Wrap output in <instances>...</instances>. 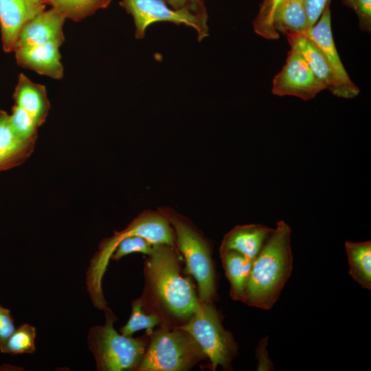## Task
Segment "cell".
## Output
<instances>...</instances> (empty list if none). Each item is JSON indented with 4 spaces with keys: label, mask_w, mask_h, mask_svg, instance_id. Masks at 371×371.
Masks as SVG:
<instances>
[{
    "label": "cell",
    "mask_w": 371,
    "mask_h": 371,
    "mask_svg": "<svg viewBox=\"0 0 371 371\" xmlns=\"http://www.w3.org/2000/svg\"><path fill=\"white\" fill-rule=\"evenodd\" d=\"M180 258L176 247L156 244L145 264L146 290L140 299L150 302L151 313L169 323H186L201 301L181 273Z\"/></svg>",
    "instance_id": "6da1fadb"
},
{
    "label": "cell",
    "mask_w": 371,
    "mask_h": 371,
    "mask_svg": "<svg viewBox=\"0 0 371 371\" xmlns=\"http://www.w3.org/2000/svg\"><path fill=\"white\" fill-rule=\"evenodd\" d=\"M291 229L279 221L254 260L243 302L269 310L279 299L293 269Z\"/></svg>",
    "instance_id": "7a4b0ae2"
},
{
    "label": "cell",
    "mask_w": 371,
    "mask_h": 371,
    "mask_svg": "<svg viewBox=\"0 0 371 371\" xmlns=\"http://www.w3.org/2000/svg\"><path fill=\"white\" fill-rule=\"evenodd\" d=\"M175 235L176 247L183 255L187 269L196 280L199 300L211 302L215 294V275L211 247L207 239L185 216L170 207H158Z\"/></svg>",
    "instance_id": "3957f363"
},
{
    "label": "cell",
    "mask_w": 371,
    "mask_h": 371,
    "mask_svg": "<svg viewBox=\"0 0 371 371\" xmlns=\"http://www.w3.org/2000/svg\"><path fill=\"white\" fill-rule=\"evenodd\" d=\"M136 371H182L205 359L202 349L187 332L166 324L153 331Z\"/></svg>",
    "instance_id": "277c9868"
},
{
    "label": "cell",
    "mask_w": 371,
    "mask_h": 371,
    "mask_svg": "<svg viewBox=\"0 0 371 371\" xmlns=\"http://www.w3.org/2000/svg\"><path fill=\"white\" fill-rule=\"evenodd\" d=\"M104 310V325L93 326L87 335L88 346L95 360L97 370H135L145 352L146 340L119 334L113 328L116 316L109 307Z\"/></svg>",
    "instance_id": "5b68a950"
},
{
    "label": "cell",
    "mask_w": 371,
    "mask_h": 371,
    "mask_svg": "<svg viewBox=\"0 0 371 371\" xmlns=\"http://www.w3.org/2000/svg\"><path fill=\"white\" fill-rule=\"evenodd\" d=\"M176 327L194 338L210 359L213 370L218 366L230 367L237 352V345L231 333L223 327L218 313L211 302L200 301L191 317Z\"/></svg>",
    "instance_id": "8992f818"
},
{
    "label": "cell",
    "mask_w": 371,
    "mask_h": 371,
    "mask_svg": "<svg viewBox=\"0 0 371 371\" xmlns=\"http://www.w3.org/2000/svg\"><path fill=\"white\" fill-rule=\"evenodd\" d=\"M120 5L133 16L137 38H144L148 26L161 21L193 27L198 32L199 41L209 35L208 16L196 14L188 8L175 10L163 0H122Z\"/></svg>",
    "instance_id": "52a82bcc"
},
{
    "label": "cell",
    "mask_w": 371,
    "mask_h": 371,
    "mask_svg": "<svg viewBox=\"0 0 371 371\" xmlns=\"http://www.w3.org/2000/svg\"><path fill=\"white\" fill-rule=\"evenodd\" d=\"M326 89L304 58L291 49L282 70L274 77L272 93L278 96L292 95L305 101Z\"/></svg>",
    "instance_id": "ba28073f"
},
{
    "label": "cell",
    "mask_w": 371,
    "mask_h": 371,
    "mask_svg": "<svg viewBox=\"0 0 371 371\" xmlns=\"http://www.w3.org/2000/svg\"><path fill=\"white\" fill-rule=\"evenodd\" d=\"M281 33L286 37L291 49L298 52L304 58L315 76L333 95L347 99L354 98L339 80L319 49L310 39L290 30H284Z\"/></svg>",
    "instance_id": "9c48e42d"
},
{
    "label": "cell",
    "mask_w": 371,
    "mask_h": 371,
    "mask_svg": "<svg viewBox=\"0 0 371 371\" xmlns=\"http://www.w3.org/2000/svg\"><path fill=\"white\" fill-rule=\"evenodd\" d=\"M330 0L326 3L317 23L302 35L310 39L322 52L341 84L355 97L359 93V89L350 78L337 53L331 28Z\"/></svg>",
    "instance_id": "30bf717a"
},
{
    "label": "cell",
    "mask_w": 371,
    "mask_h": 371,
    "mask_svg": "<svg viewBox=\"0 0 371 371\" xmlns=\"http://www.w3.org/2000/svg\"><path fill=\"white\" fill-rule=\"evenodd\" d=\"M66 18L54 8L43 10L27 21L21 30L13 52L41 45L51 41H65L63 25Z\"/></svg>",
    "instance_id": "8fae6325"
},
{
    "label": "cell",
    "mask_w": 371,
    "mask_h": 371,
    "mask_svg": "<svg viewBox=\"0 0 371 371\" xmlns=\"http://www.w3.org/2000/svg\"><path fill=\"white\" fill-rule=\"evenodd\" d=\"M45 8V5L32 0H0V28L4 52H13L23 25Z\"/></svg>",
    "instance_id": "7c38bea8"
},
{
    "label": "cell",
    "mask_w": 371,
    "mask_h": 371,
    "mask_svg": "<svg viewBox=\"0 0 371 371\" xmlns=\"http://www.w3.org/2000/svg\"><path fill=\"white\" fill-rule=\"evenodd\" d=\"M62 41L47 43L16 49L15 57L18 65L34 70L41 75L54 79L63 76L64 69L60 62L59 48Z\"/></svg>",
    "instance_id": "4fadbf2b"
},
{
    "label": "cell",
    "mask_w": 371,
    "mask_h": 371,
    "mask_svg": "<svg viewBox=\"0 0 371 371\" xmlns=\"http://www.w3.org/2000/svg\"><path fill=\"white\" fill-rule=\"evenodd\" d=\"M273 229L261 224L237 225L225 235L220 251H235L254 260Z\"/></svg>",
    "instance_id": "5bb4252c"
},
{
    "label": "cell",
    "mask_w": 371,
    "mask_h": 371,
    "mask_svg": "<svg viewBox=\"0 0 371 371\" xmlns=\"http://www.w3.org/2000/svg\"><path fill=\"white\" fill-rule=\"evenodd\" d=\"M13 98L15 104L25 109L38 127L45 122L50 104L43 85L34 83L21 73L18 78Z\"/></svg>",
    "instance_id": "9a60e30c"
},
{
    "label": "cell",
    "mask_w": 371,
    "mask_h": 371,
    "mask_svg": "<svg viewBox=\"0 0 371 371\" xmlns=\"http://www.w3.org/2000/svg\"><path fill=\"white\" fill-rule=\"evenodd\" d=\"M34 144L19 137L10 126L9 115L0 110V172L24 162Z\"/></svg>",
    "instance_id": "2e32d148"
},
{
    "label": "cell",
    "mask_w": 371,
    "mask_h": 371,
    "mask_svg": "<svg viewBox=\"0 0 371 371\" xmlns=\"http://www.w3.org/2000/svg\"><path fill=\"white\" fill-rule=\"evenodd\" d=\"M220 255L230 284V296L234 300L243 302L254 260L232 250L220 251Z\"/></svg>",
    "instance_id": "e0dca14e"
},
{
    "label": "cell",
    "mask_w": 371,
    "mask_h": 371,
    "mask_svg": "<svg viewBox=\"0 0 371 371\" xmlns=\"http://www.w3.org/2000/svg\"><path fill=\"white\" fill-rule=\"evenodd\" d=\"M350 276L363 288L371 289V241L345 243Z\"/></svg>",
    "instance_id": "ac0fdd59"
},
{
    "label": "cell",
    "mask_w": 371,
    "mask_h": 371,
    "mask_svg": "<svg viewBox=\"0 0 371 371\" xmlns=\"http://www.w3.org/2000/svg\"><path fill=\"white\" fill-rule=\"evenodd\" d=\"M273 26L278 33L290 30L302 34L308 30L305 0H283L275 12Z\"/></svg>",
    "instance_id": "d6986e66"
},
{
    "label": "cell",
    "mask_w": 371,
    "mask_h": 371,
    "mask_svg": "<svg viewBox=\"0 0 371 371\" xmlns=\"http://www.w3.org/2000/svg\"><path fill=\"white\" fill-rule=\"evenodd\" d=\"M111 0H48L46 5L54 8L66 19L74 21L93 14L98 10L106 8Z\"/></svg>",
    "instance_id": "ffe728a7"
},
{
    "label": "cell",
    "mask_w": 371,
    "mask_h": 371,
    "mask_svg": "<svg viewBox=\"0 0 371 371\" xmlns=\"http://www.w3.org/2000/svg\"><path fill=\"white\" fill-rule=\"evenodd\" d=\"M35 338L36 328L28 324H23L15 328L0 351L12 355L34 353L36 350Z\"/></svg>",
    "instance_id": "44dd1931"
},
{
    "label": "cell",
    "mask_w": 371,
    "mask_h": 371,
    "mask_svg": "<svg viewBox=\"0 0 371 371\" xmlns=\"http://www.w3.org/2000/svg\"><path fill=\"white\" fill-rule=\"evenodd\" d=\"M283 0H262L253 21L254 32L264 38L276 40L280 37L273 26L275 12Z\"/></svg>",
    "instance_id": "7402d4cb"
},
{
    "label": "cell",
    "mask_w": 371,
    "mask_h": 371,
    "mask_svg": "<svg viewBox=\"0 0 371 371\" xmlns=\"http://www.w3.org/2000/svg\"><path fill=\"white\" fill-rule=\"evenodd\" d=\"M131 306V315L127 323L120 328L121 334L132 336L134 333L146 329L147 334L150 335L154 327L161 323V319L154 313L146 314L143 311L140 298L133 301Z\"/></svg>",
    "instance_id": "603a6c76"
},
{
    "label": "cell",
    "mask_w": 371,
    "mask_h": 371,
    "mask_svg": "<svg viewBox=\"0 0 371 371\" xmlns=\"http://www.w3.org/2000/svg\"><path fill=\"white\" fill-rule=\"evenodd\" d=\"M9 122L16 134L22 139L35 143L38 126L32 117L23 108L14 104Z\"/></svg>",
    "instance_id": "cb8c5ba5"
},
{
    "label": "cell",
    "mask_w": 371,
    "mask_h": 371,
    "mask_svg": "<svg viewBox=\"0 0 371 371\" xmlns=\"http://www.w3.org/2000/svg\"><path fill=\"white\" fill-rule=\"evenodd\" d=\"M356 13L362 31H371V0H343Z\"/></svg>",
    "instance_id": "d4e9b609"
},
{
    "label": "cell",
    "mask_w": 371,
    "mask_h": 371,
    "mask_svg": "<svg viewBox=\"0 0 371 371\" xmlns=\"http://www.w3.org/2000/svg\"><path fill=\"white\" fill-rule=\"evenodd\" d=\"M14 330L15 327L10 310L0 306V349Z\"/></svg>",
    "instance_id": "484cf974"
},
{
    "label": "cell",
    "mask_w": 371,
    "mask_h": 371,
    "mask_svg": "<svg viewBox=\"0 0 371 371\" xmlns=\"http://www.w3.org/2000/svg\"><path fill=\"white\" fill-rule=\"evenodd\" d=\"M167 5H169L175 10L188 8L193 12L208 16L206 8L204 5V0H163Z\"/></svg>",
    "instance_id": "4316f807"
},
{
    "label": "cell",
    "mask_w": 371,
    "mask_h": 371,
    "mask_svg": "<svg viewBox=\"0 0 371 371\" xmlns=\"http://www.w3.org/2000/svg\"><path fill=\"white\" fill-rule=\"evenodd\" d=\"M329 0H305V9L309 28L313 27L319 19Z\"/></svg>",
    "instance_id": "83f0119b"
},
{
    "label": "cell",
    "mask_w": 371,
    "mask_h": 371,
    "mask_svg": "<svg viewBox=\"0 0 371 371\" xmlns=\"http://www.w3.org/2000/svg\"><path fill=\"white\" fill-rule=\"evenodd\" d=\"M267 337L263 338L256 350V357L258 361L257 370H272L273 365L268 357L266 350Z\"/></svg>",
    "instance_id": "f1b7e54d"
},
{
    "label": "cell",
    "mask_w": 371,
    "mask_h": 371,
    "mask_svg": "<svg viewBox=\"0 0 371 371\" xmlns=\"http://www.w3.org/2000/svg\"><path fill=\"white\" fill-rule=\"evenodd\" d=\"M34 1V2L37 3H40V4H44L46 5V2L48 1V0H32Z\"/></svg>",
    "instance_id": "f546056e"
}]
</instances>
